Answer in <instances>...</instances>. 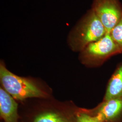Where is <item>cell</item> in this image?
Listing matches in <instances>:
<instances>
[{"mask_svg":"<svg viewBox=\"0 0 122 122\" xmlns=\"http://www.w3.org/2000/svg\"><path fill=\"white\" fill-rule=\"evenodd\" d=\"M91 9L108 33L122 19V5L119 0H93Z\"/></svg>","mask_w":122,"mask_h":122,"instance_id":"4","label":"cell"},{"mask_svg":"<svg viewBox=\"0 0 122 122\" xmlns=\"http://www.w3.org/2000/svg\"><path fill=\"white\" fill-rule=\"evenodd\" d=\"M93 114L98 115L103 122H122V99L103 101Z\"/></svg>","mask_w":122,"mask_h":122,"instance_id":"5","label":"cell"},{"mask_svg":"<svg viewBox=\"0 0 122 122\" xmlns=\"http://www.w3.org/2000/svg\"><path fill=\"white\" fill-rule=\"evenodd\" d=\"M0 79L5 91L15 99L23 100L32 97H44L45 94L35 84L13 74L3 64L0 66Z\"/></svg>","mask_w":122,"mask_h":122,"instance_id":"2","label":"cell"},{"mask_svg":"<svg viewBox=\"0 0 122 122\" xmlns=\"http://www.w3.org/2000/svg\"><path fill=\"white\" fill-rule=\"evenodd\" d=\"M76 122H103L97 115H94L86 112L78 113L76 116Z\"/></svg>","mask_w":122,"mask_h":122,"instance_id":"10","label":"cell"},{"mask_svg":"<svg viewBox=\"0 0 122 122\" xmlns=\"http://www.w3.org/2000/svg\"><path fill=\"white\" fill-rule=\"evenodd\" d=\"M34 122H70L61 115L54 112L41 113L35 119Z\"/></svg>","mask_w":122,"mask_h":122,"instance_id":"8","label":"cell"},{"mask_svg":"<svg viewBox=\"0 0 122 122\" xmlns=\"http://www.w3.org/2000/svg\"><path fill=\"white\" fill-rule=\"evenodd\" d=\"M81 52L84 61L94 64L103 63L109 58L122 53L108 33L100 39L89 44Z\"/></svg>","mask_w":122,"mask_h":122,"instance_id":"3","label":"cell"},{"mask_svg":"<svg viewBox=\"0 0 122 122\" xmlns=\"http://www.w3.org/2000/svg\"><path fill=\"white\" fill-rule=\"evenodd\" d=\"M107 33L96 13L90 9L80 19L71 31V46L74 50L81 51L89 44L101 39Z\"/></svg>","mask_w":122,"mask_h":122,"instance_id":"1","label":"cell"},{"mask_svg":"<svg viewBox=\"0 0 122 122\" xmlns=\"http://www.w3.org/2000/svg\"><path fill=\"white\" fill-rule=\"evenodd\" d=\"M18 105L9 93L0 89V114L5 122H17Z\"/></svg>","mask_w":122,"mask_h":122,"instance_id":"6","label":"cell"},{"mask_svg":"<svg viewBox=\"0 0 122 122\" xmlns=\"http://www.w3.org/2000/svg\"><path fill=\"white\" fill-rule=\"evenodd\" d=\"M122 99V62L111 76L106 88L104 101Z\"/></svg>","mask_w":122,"mask_h":122,"instance_id":"7","label":"cell"},{"mask_svg":"<svg viewBox=\"0 0 122 122\" xmlns=\"http://www.w3.org/2000/svg\"><path fill=\"white\" fill-rule=\"evenodd\" d=\"M115 43L122 51V19L110 33Z\"/></svg>","mask_w":122,"mask_h":122,"instance_id":"9","label":"cell"}]
</instances>
